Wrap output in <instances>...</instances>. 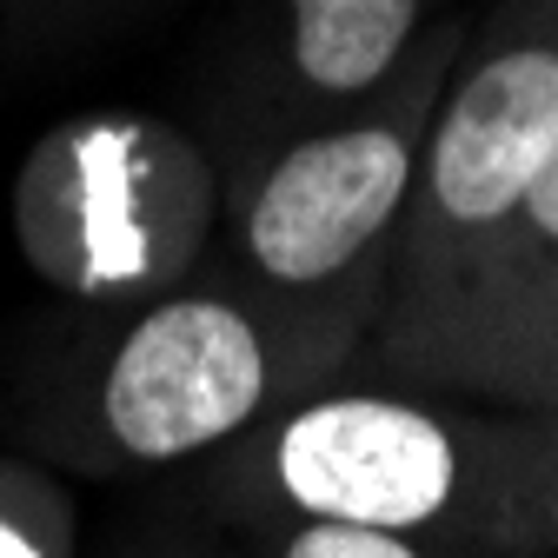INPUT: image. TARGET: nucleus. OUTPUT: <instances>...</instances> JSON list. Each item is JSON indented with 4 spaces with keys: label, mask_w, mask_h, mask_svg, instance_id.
Here are the masks:
<instances>
[{
    "label": "nucleus",
    "mask_w": 558,
    "mask_h": 558,
    "mask_svg": "<svg viewBox=\"0 0 558 558\" xmlns=\"http://www.w3.org/2000/svg\"><path fill=\"white\" fill-rule=\"evenodd\" d=\"M519 220L532 227V240H538V246H551V253H558V160H551V167L538 173V186L525 193Z\"/></svg>",
    "instance_id": "0eeeda50"
},
{
    "label": "nucleus",
    "mask_w": 558,
    "mask_h": 558,
    "mask_svg": "<svg viewBox=\"0 0 558 558\" xmlns=\"http://www.w3.org/2000/svg\"><path fill=\"white\" fill-rule=\"evenodd\" d=\"M272 472L306 519L379 532L439 525L465 493L452 426L399 399H319L293 412L272 446Z\"/></svg>",
    "instance_id": "f257e3e1"
},
{
    "label": "nucleus",
    "mask_w": 558,
    "mask_h": 558,
    "mask_svg": "<svg viewBox=\"0 0 558 558\" xmlns=\"http://www.w3.org/2000/svg\"><path fill=\"white\" fill-rule=\"evenodd\" d=\"M558 160V53L519 47L485 60L433 133V206L452 227L512 220Z\"/></svg>",
    "instance_id": "20e7f679"
},
{
    "label": "nucleus",
    "mask_w": 558,
    "mask_h": 558,
    "mask_svg": "<svg viewBox=\"0 0 558 558\" xmlns=\"http://www.w3.org/2000/svg\"><path fill=\"white\" fill-rule=\"evenodd\" d=\"M266 392V353L246 313L167 300L126 332L107 366V433L133 459H186L227 439Z\"/></svg>",
    "instance_id": "f03ea898"
},
{
    "label": "nucleus",
    "mask_w": 558,
    "mask_h": 558,
    "mask_svg": "<svg viewBox=\"0 0 558 558\" xmlns=\"http://www.w3.org/2000/svg\"><path fill=\"white\" fill-rule=\"evenodd\" d=\"M412 186V154L386 126L319 133L279 160L246 214V246L259 272L306 287L366 253Z\"/></svg>",
    "instance_id": "7ed1b4c3"
},
{
    "label": "nucleus",
    "mask_w": 558,
    "mask_h": 558,
    "mask_svg": "<svg viewBox=\"0 0 558 558\" xmlns=\"http://www.w3.org/2000/svg\"><path fill=\"white\" fill-rule=\"evenodd\" d=\"M287 558H418L399 532L379 525H339V519H306V532L287 545Z\"/></svg>",
    "instance_id": "423d86ee"
},
{
    "label": "nucleus",
    "mask_w": 558,
    "mask_h": 558,
    "mask_svg": "<svg viewBox=\"0 0 558 558\" xmlns=\"http://www.w3.org/2000/svg\"><path fill=\"white\" fill-rule=\"evenodd\" d=\"M0 558H40V551H34L21 532H8V525H0Z\"/></svg>",
    "instance_id": "6e6552de"
},
{
    "label": "nucleus",
    "mask_w": 558,
    "mask_h": 558,
    "mask_svg": "<svg viewBox=\"0 0 558 558\" xmlns=\"http://www.w3.org/2000/svg\"><path fill=\"white\" fill-rule=\"evenodd\" d=\"M418 0H293V60L319 94H366L399 60Z\"/></svg>",
    "instance_id": "39448f33"
}]
</instances>
